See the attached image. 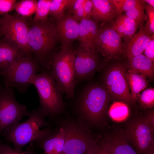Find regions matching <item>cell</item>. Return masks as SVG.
<instances>
[{
	"label": "cell",
	"mask_w": 154,
	"mask_h": 154,
	"mask_svg": "<svg viewBox=\"0 0 154 154\" xmlns=\"http://www.w3.org/2000/svg\"><path fill=\"white\" fill-rule=\"evenodd\" d=\"M101 66L97 51L77 47L74 61L76 84L89 79Z\"/></svg>",
	"instance_id": "obj_12"
},
{
	"label": "cell",
	"mask_w": 154,
	"mask_h": 154,
	"mask_svg": "<svg viewBox=\"0 0 154 154\" xmlns=\"http://www.w3.org/2000/svg\"><path fill=\"white\" fill-rule=\"evenodd\" d=\"M42 142L44 154H62L65 142V133L61 127L55 134L52 135Z\"/></svg>",
	"instance_id": "obj_23"
},
{
	"label": "cell",
	"mask_w": 154,
	"mask_h": 154,
	"mask_svg": "<svg viewBox=\"0 0 154 154\" xmlns=\"http://www.w3.org/2000/svg\"><path fill=\"white\" fill-rule=\"evenodd\" d=\"M54 21L62 45H72L73 42L78 38V22L70 13L64 14L62 18Z\"/></svg>",
	"instance_id": "obj_15"
},
{
	"label": "cell",
	"mask_w": 154,
	"mask_h": 154,
	"mask_svg": "<svg viewBox=\"0 0 154 154\" xmlns=\"http://www.w3.org/2000/svg\"><path fill=\"white\" fill-rule=\"evenodd\" d=\"M62 127L65 133V142L62 154H86L96 141L82 121L67 120Z\"/></svg>",
	"instance_id": "obj_7"
},
{
	"label": "cell",
	"mask_w": 154,
	"mask_h": 154,
	"mask_svg": "<svg viewBox=\"0 0 154 154\" xmlns=\"http://www.w3.org/2000/svg\"><path fill=\"white\" fill-rule=\"evenodd\" d=\"M141 2V4L131 8L125 13L127 17L138 23L141 26L144 25V22L147 20L144 4Z\"/></svg>",
	"instance_id": "obj_29"
},
{
	"label": "cell",
	"mask_w": 154,
	"mask_h": 154,
	"mask_svg": "<svg viewBox=\"0 0 154 154\" xmlns=\"http://www.w3.org/2000/svg\"><path fill=\"white\" fill-rule=\"evenodd\" d=\"M126 69L125 66L120 63L113 64L105 72L102 84L111 97L131 104L130 92L125 76Z\"/></svg>",
	"instance_id": "obj_11"
},
{
	"label": "cell",
	"mask_w": 154,
	"mask_h": 154,
	"mask_svg": "<svg viewBox=\"0 0 154 154\" xmlns=\"http://www.w3.org/2000/svg\"><path fill=\"white\" fill-rule=\"evenodd\" d=\"M37 3L36 0H21L16 3L14 9L18 15L28 18L35 13Z\"/></svg>",
	"instance_id": "obj_26"
},
{
	"label": "cell",
	"mask_w": 154,
	"mask_h": 154,
	"mask_svg": "<svg viewBox=\"0 0 154 154\" xmlns=\"http://www.w3.org/2000/svg\"><path fill=\"white\" fill-rule=\"evenodd\" d=\"M86 154H113L103 140L96 141Z\"/></svg>",
	"instance_id": "obj_33"
},
{
	"label": "cell",
	"mask_w": 154,
	"mask_h": 154,
	"mask_svg": "<svg viewBox=\"0 0 154 154\" xmlns=\"http://www.w3.org/2000/svg\"><path fill=\"white\" fill-rule=\"evenodd\" d=\"M0 154H35L29 151H19L8 144L2 143L0 146Z\"/></svg>",
	"instance_id": "obj_35"
},
{
	"label": "cell",
	"mask_w": 154,
	"mask_h": 154,
	"mask_svg": "<svg viewBox=\"0 0 154 154\" xmlns=\"http://www.w3.org/2000/svg\"><path fill=\"white\" fill-rule=\"evenodd\" d=\"M93 3L92 19L99 23L112 25L116 19L110 0H92Z\"/></svg>",
	"instance_id": "obj_19"
},
{
	"label": "cell",
	"mask_w": 154,
	"mask_h": 154,
	"mask_svg": "<svg viewBox=\"0 0 154 154\" xmlns=\"http://www.w3.org/2000/svg\"><path fill=\"white\" fill-rule=\"evenodd\" d=\"M27 55L4 38L0 40V73L7 71L19 57Z\"/></svg>",
	"instance_id": "obj_18"
},
{
	"label": "cell",
	"mask_w": 154,
	"mask_h": 154,
	"mask_svg": "<svg viewBox=\"0 0 154 154\" xmlns=\"http://www.w3.org/2000/svg\"><path fill=\"white\" fill-rule=\"evenodd\" d=\"M125 76L130 91L132 103H135L139 95L149 87L148 81L144 75L129 69H126Z\"/></svg>",
	"instance_id": "obj_21"
},
{
	"label": "cell",
	"mask_w": 154,
	"mask_h": 154,
	"mask_svg": "<svg viewBox=\"0 0 154 154\" xmlns=\"http://www.w3.org/2000/svg\"><path fill=\"white\" fill-rule=\"evenodd\" d=\"M1 18L0 16V27L1 25Z\"/></svg>",
	"instance_id": "obj_40"
},
{
	"label": "cell",
	"mask_w": 154,
	"mask_h": 154,
	"mask_svg": "<svg viewBox=\"0 0 154 154\" xmlns=\"http://www.w3.org/2000/svg\"><path fill=\"white\" fill-rule=\"evenodd\" d=\"M145 109L151 108L154 105V89L147 88L143 90L137 97V101Z\"/></svg>",
	"instance_id": "obj_30"
},
{
	"label": "cell",
	"mask_w": 154,
	"mask_h": 154,
	"mask_svg": "<svg viewBox=\"0 0 154 154\" xmlns=\"http://www.w3.org/2000/svg\"><path fill=\"white\" fill-rule=\"evenodd\" d=\"M29 118L25 121L12 125L2 132L4 139L12 142L14 149L21 151L22 148L33 141H42L51 135V130L47 128L40 129L49 123L46 117L38 108L29 112Z\"/></svg>",
	"instance_id": "obj_2"
},
{
	"label": "cell",
	"mask_w": 154,
	"mask_h": 154,
	"mask_svg": "<svg viewBox=\"0 0 154 154\" xmlns=\"http://www.w3.org/2000/svg\"><path fill=\"white\" fill-rule=\"evenodd\" d=\"M76 54L73 45H62L60 50L54 52L50 58L49 72L67 99L74 97Z\"/></svg>",
	"instance_id": "obj_4"
},
{
	"label": "cell",
	"mask_w": 154,
	"mask_h": 154,
	"mask_svg": "<svg viewBox=\"0 0 154 154\" xmlns=\"http://www.w3.org/2000/svg\"><path fill=\"white\" fill-rule=\"evenodd\" d=\"M146 121L152 127L154 128V112L151 110L143 117Z\"/></svg>",
	"instance_id": "obj_38"
},
{
	"label": "cell",
	"mask_w": 154,
	"mask_h": 154,
	"mask_svg": "<svg viewBox=\"0 0 154 154\" xmlns=\"http://www.w3.org/2000/svg\"><path fill=\"white\" fill-rule=\"evenodd\" d=\"M78 39L79 46L88 50L97 51L98 37L100 26L93 19H84L78 22Z\"/></svg>",
	"instance_id": "obj_14"
},
{
	"label": "cell",
	"mask_w": 154,
	"mask_h": 154,
	"mask_svg": "<svg viewBox=\"0 0 154 154\" xmlns=\"http://www.w3.org/2000/svg\"><path fill=\"white\" fill-rule=\"evenodd\" d=\"M128 69L144 75L150 81L154 75V61L141 54L128 59Z\"/></svg>",
	"instance_id": "obj_22"
},
{
	"label": "cell",
	"mask_w": 154,
	"mask_h": 154,
	"mask_svg": "<svg viewBox=\"0 0 154 154\" xmlns=\"http://www.w3.org/2000/svg\"><path fill=\"white\" fill-rule=\"evenodd\" d=\"M152 35L147 31L144 25L138 31L123 44V54L127 59L142 54Z\"/></svg>",
	"instance_id": "obj_16"
},
{
	"label": "cell",
	"mask_w": 154,
	"mask_h": 154,
	"mask_svg": "<svg viewBox=\"0 0 154 154\" xmlns=\"http://www.w3.org/2000/svg\"><path fill=\"white\" fill-rule=\"evenodd\" d=\"M143 3L147 18L146 28L150 34L154 35V8Z\"/></svg>",
	"instance_id": "obj_32"
},
{
	"label": "cell",
	"mask_w": 154,
	"mask_h": 154,
	"mask_svg": "<svg viewBox=\"0 0 154 154\" xmlns=\"http://www.w3.org/2000/svg\"><path fill=\"white\" fill-rule=\"evenodd\" d=\"M13 90L0 86V135L6 128L29 115L26 106L16 100Z\"/></svg>",
	"instance_id": "obj_9"
},
{
	"label": "cell",
	"mask_w": 154,
	"mask_h": 154,
	"mask_svg": "<svg viewBox=\"0 0 154 154\" xmlns=\"http://www.w3.org/2000/svg\"><path fill=\"white\" fill-rule=\"evenodd\" d=\"M141 1L142 2L154 8V0H142Z\"/></svg>",
	"instance_id": "obj_39"
},
{
	"label": "cell",
	"mask_w": 154,
	"mask_h": 154,
	"mask_svg": "<svg viewBox=\"0 0 154 154\" xmlns=\"http://www.w3.org/2000/svg\"><path fill=\"white\" fill-rule=\"evenodd\" d=\"M143 53L145 56L154 61V35H152Z\"/></svg>",
	"instance_id": "obj_36"
},
{
	"label": "cell",
	"mask_w": 154,
	"mask_h": 154,
	"mask_svg": "<svg viewBox=\"0 0 154 154\" xmlns=\"http://www.w3.org/2000/svg\"><path fill=\"white\" fill-rule=\"evenodd\" d=\"M0 34L16 46L27 56H32L28 45V18L8 13L1 15Z\"/></svg>",
	"instance_id": "obj_8"
},
{
	"label": "cell",
	"mask_w": 154,
	"mask_h": 154,
	"mask_svg": "<svg viewBox=\"0 0 154 154\" xmlns=\"http://www.w3.org/2000/svg\"><path fill=\"white\" fill-rule=\"evenodd\" d=\"M104 141L113 154H140L129 142L123 130L114 132Z\"/></svg>",
	"instance_id": "obj_17"
},
{
	"label": "cell",
	"mask_w": 154,
	"mask_h": 154,
	"mask_svg": "<svg viewBox=\"0 0 154 154\" xmlns=\"http://www.w3.org/2000/svg\"><path fill=\"white\" fill-rule=\"evenodd\" d=\"M52 0L37 1V9L33 19L34 22H44L48 19Z\"/></svg>",
	"instance_id": "obj_28"
},
{
	"label": "cell",
	"mask_w": 154,
	"mask_h": 154,
	"mask_svg": "<svg viewBox=\"0 0 154 154\" xmlns=\"http://www.w3.org/2000/svg\"><path fill=\"white\" fill-rule=\"evenodd\" d=\"M31 83L36 87L38 94V108L46 117H54L64 113L65 105L63 93L49 71L42 68L33 77Z\"/></svg>",
	"instance_id": "obj_5"
},
{
	"label": "cell",
	"mask_w": 154,
	"mask_h": 154,
	"mask_svg": "<svg viewBox=\"0 0 154 154\" xmlns=\"http://www.w3.org/2000/svg\"><path fill=\"white\" fill-rule=\"evenodd\" d=\"M29 26L28 45L31 54L42 68L49 71L50 58L55 52L59 38L56 27L52 18L44 22L31 21Z\"/></svg>",
	"instance_id": "obj_1"
},
{
	"label": "cell",
	"mask_w": 154,
	"mask_h": 154,
	"mask_svg": "<svg viewBox=\"0 0 154 154\" xmlns=\"http://www.w3.org/2000/svg\"><path fill=\"white\" fill-rule=\"evenodd\" d=\"M42 69L32 56H27L18 58L7 71L0 75L3 78L5 86L24 93L31 84L33 77Z\"/></svg>",
	"instance_id": "obj_6"
},
{
	"label": "cell",
	"mask_w": 154,
	"mask_h": 154,
	"mask_svg": "<svg viewBox=\"0 0 154 154\" xmlns=\"http://www.w3.org/2000/svg\"><path fill=\"white\" fill-rule=\"evenodd\" d=\"M122 39L110 26L102 25L99 31L97 51L105 60L118 58L123 54Z\"/></svg>",
	"instance_id": "obj_13"
},
{
	"label": "cell",
	"mask_w": 154,
	"mask_h": 154,
	"mask_svg": "<svg viewBox=\"0 0 154 154\" xmlns=\"http://www.w3.org/2000/svg\"><path fill=\"white\" fill-rule=\"evenodd\" d=\"M108 113L110 117L113 120L121 121L127 118L129 114V109L125 102H116L111 106Z\"/></svg>",
	"instance_id": "obj_24"
},
{
	"label": "cell",
	"mask_w": 154,
	"mask_h": 154,
	"mask_svg": "<svg viewBox=\"0 0 154 154\" xmlns=\"http://www.w3.org/2000/svg\"><path fill=\"white\" fill-rule=\"evenodd\" d=\"M16 0H0V16L14 9Z\"/></svg>",
	"instance_id": "obj_34"
},
{
	"label": "cell",
	"mask_w": 154,
	"mask_h": 154,
	"mask_svg": "<svg viewBox=\"0 0 154 154\" xmlns=\"http://www.w3.org/2000/svg\"><path fill=\"white\" fill-rule=\"evenodd\" d=\"M141 26L124 13L117 17L114 23L110 26L125 42L135 34L137 29Z\"/></svg>",
	"instance_id": "obj_20"
},
{
	"label": "cell",
	"mask_w": 154,
	"mask_h": 154,
	"mask_svg": "<svg viewBox=\"0 0 154 154\" xmlns=\"http://www.w3.org/2000/svg\"><path fill=\"white\" fill-rule=\"evenodd\" d=\"M85 19H90L92 15L93 3L92 0H85L84 5Z\"/></svg>",
	"instance_id": "obj_37"
},
{
	"label": "cell",
	"mask_w": 154,
	"mask_h": 154,
	"mask_svg": "<svg viewBox=\"0 0 154 154\" xmlns=\"http://www.w3.org/2000/svg\"><path fill=\"white\" fill-rule=\"evenodd\" d=\"M123 131L129 142L140 154H154V128L143 117L130 121Z\"/></svg>",
	"instance_id": "obj_10"
},
{
	"label": "cell",
	"mask_w": 154,
	"mask_h": 154,
	"mask_svg": "<svg viewBox=\"0 0 154 154\" xmlns=\"http://www.w3.org/2000/svg\"><path fill=\"white\" fill-rule=\"evenodd\" d=\"M111 97L102 84L93 83L86 86L79 96L76 105L82 122L95 125L102 123Z\"/></svg>",
	"instance_id": "obj_3"
},
{
	"label": "cell",
	"mask_w": 154,
	"mask_h": 154,
	"mask_svg": "<svg viewBox=\"0 0 154 154\" xmlns=\"http://www.w3.org/2000/svg\"><path fill=\"white\" fill-rule=\"evenodd\" d=\"M1 35L0 34V35Z\"/></svg>",
	"instance_id": "obj_42"
},
{
	"label": "cell",
	"mask_w": 154,
	"mask_h": 154,
	"mask_svg": "<svg viewBox=\"0 0 154 154\" xmlns=\"http://www.w3.org/2000/svg\"><path fill=\"white\" fill-rule=\"evenodd\" d=\"M116 18L131 8L142 3L139 0H110Z\"/></svg>",
	"instance_id": "obj_25"
},
{
	"label": "cell",
	"mask_w": 154,
	"mask_h": 154,
	"mask_svg": "<svg viewBox=\"0 0 154 154\" xmlns=\"http://www.w3.org/2000/svg\"><path fill=\"white\" fill-rule=\"evenodd\" d=\"M84 4V0H74L69 9L72 17L78 22L85 19Z\"/></svg>",
	"instance_id": "obj_31"
},
{
	"label": "cell",
	"mask_w": 154,
	"mask_h": 154,
	"mask_svg": "<svg viewBox=\"0 0 154 154\" xmlns=\"http://www.w3.org/2000/svg\"><path fill=\"white\" fill-rule=\"evenodd\" d=\"M72 0H52L49 15L54 21L62 18L65 10L69 7Z\"/></svg>",
	"instance_id": "obj_27"
},
{
	"label": "cell",
	"mask_w": 154,
	"mask_h": 154,
	"mask_svg": "<svg viewBox=\"0 0 154 154\" xmlns=\"http://www.w3.org/2000/svg\"><path fill=\"white\" fill-rule=\"evenodd\" d=\"M1 144H2V141L1 140H0V146L1 145Z\"/></svg>",
	"instance_id": "obj_41"
}]
</instances>
